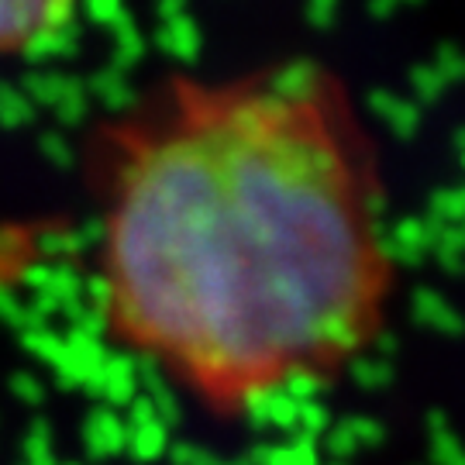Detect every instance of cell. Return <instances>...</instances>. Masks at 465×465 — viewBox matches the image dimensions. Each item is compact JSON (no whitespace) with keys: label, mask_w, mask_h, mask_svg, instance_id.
<instances>
[{"label":"cell","mask_w":465,"mask_h":465,"mask_svg":"<svg viewBox=\"0 0 465 465\" xmlns=\"http://www.w3.org/2000/svg\"><path fill=\"white\" fill-rule=\"evenodd\" d=\"M104 338L234 420L345 376L400 290L386 169L338 69H173L84 142Z\"/></svg>","instance_id":"cell-1"},{"label":"cell","mask_w":465,"mask_h":465,"mask_svg":"<svg viewBox=\"0 0 465 465\" xmlns=\"http://www.w3.org/2000/svg\"><path fill=\"white\" fill-rule=\"evenodd\" d=\"M84 0H0V59H28L63 42Z\"/></svg>","instance_id":"cell-2"}]
</instances>
